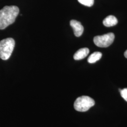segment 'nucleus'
Returning <instances> with one entry per match:
<instances>
[{
  "label": "nucleus",
  "instance_id": "f257e3e1",
  "mask_svg": "<svg viewBox=\"0 0 127 127\" xmlns=\"http://www.w3.org/2000/svg\"><path fill=\"white\" fill-rule=\"evenodd\" d=\"M19 12L16 6H6L0 10V29H4L15 22Z\"/></svg>",
  "mask_w": 127,
  "mask_h": 127
},
{
  "label": "nucleus",
  "instance_id": "f03ea898",
  "mask_svg": "<svg viewBox=\"0 0 127 127\" xmlns=\"http://www.w3.org/2000/svg\"><path fill=\"white\" fill-rule=\"evenodd\" d=\"M15 45L13 39L8 38L0 41V58L6 60L12 54Z\"/></svg>",
  "mask_w": 127,
  "mask_h": 127
},
{
  "label": "nucleus",
  "instance_id": "7ed1b4c3",
  "mask_svg": "<svg viewBox=\"0 0 127 127\" xmlns=\"http://www.w3.org/2000/svg\"><path fill=\"white\" fill-rule=\"evenodd\" d=\"M95 104V101L91 97L83 95L78 97L75 101L74 108L78 112H84L88 111Z\"/></svg>",
  "mask_w": 127,
  "mask_h": 127
},
{
  "label": "nucleus",
  "instance_id": "20e7f679",
  "mask_svg": "<svg viewBox=\"0 0 127 127\" xmlns=\"http://www.w3.org/2000/svg\"><path fill=\"white\" fill-rule=\"evenodd\" d=\"M115 36L113 33L109 32L102 35L96 36L94 38V42L96 46L101 48H106L114 42Z\"/></svg>",
  "mask_w": 127,
  "mask_h": 127
},
{
  "label": "nucleus",
  "instance_id": "39448f33",
  "mask_svg": "<svg viewBox=\"0 0 127 127\" xmlns=\"http://www.w3.org/2000/svg\"><path fill=\"white\" fill-rule=\"evenodd\" d=\"M70 26L73 28L74 34L76 37L81 36L83 33L84 28L82 24L75 20H72L70 21Z\"/></svg>",
  "mask_w": 127,
  "mask_h": 127
},
{
  "label": "nucleus",
  "instance_id": "423d86ee",
  "mask_svg": "<svg viewBox=\"0 0 127 127\" xmlns=\"http://www.w3.org/2000/svg\"><path fill=\"white\" fill-rule=\"evenodd\" d=\"M90 52L89 49L87 48H82L78 50L74 54L73 59L76 60H79L86 58Z\"/></svg>",
  "mask_w": 127,
  "mask_h": 127
},
{
  "label": "nucleus",
  "instance_id": "0eeeda50",
  "mask_svg": "<svg viewBox=\"0 0 127 127\" xmlns=\"http://www.w3.org/2000/svg\"><path fill=\"white\" fill-rule=\"evenodd\" d=\"M118 23V20L114 16L110 15L103 20V24L106 27H111L115 26Z\"/></svg>",
  "mask_w": 127,
  "mask_h": 127
},
{
  "label": "nucleus",
  "instance_id": "6e6552de",
  "mask_svg": "<svg viewBox=\"0 0 127 127\" xmlns=\"http://www.w3.org/2000/svg\"><path fill=\"white\" fill-rule=\"evenodd\" d=\"M102 54L100 52H95L90 55L88 59V61L90 63H94L100 60Z\"/></svg>",
  "mask_w": 127,
  "mask_h": 127
},
{
  "label": "nucleus",
  "instance_id": "1a4fd4ad",
  "mask_svg": "<svg viewBox=\"0 0 127 127\" xmlns=\"http://www.w3.org/2000/svg\"><path fill=\"white\" fill-rule=\"evenodd\" d=\"M78 1L82 4L88 7H91L94 4V0H78Z\"/></svg>",
  "mask_w": 127,
  "mask_h": 127
},
{
  "label": "nucleus",
  "instance_id": "9d476101",
  "mask_svg": "<svg viewBox=\"0 0 127 127\" xmlns=\"http://www.w3.org/2000/svg\"><path fill=\"white\" fill-rule=\"evenodd\" d=\"M121 95L123 98L127 102V88L123 89L120 91Z\"/></svg>",
  "mask_w": 127,
  "mask_h": 127
},
{
  "label": "nucleus",
  "instance_id": "9b49d317",
  "mask_svg": "<svg viewBox=\"0 0 127 127\" xmlns=\"http://www.w3.org/2000/svg\"><path fill=\"white\" fill-rule=\"evenodd\" d=\"M124 56L127 59V50L125 51V52H124Z\"/></svg>",
  "mask_w": 127,
  "mask_h": 127
}]
</instances>
